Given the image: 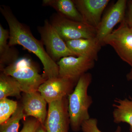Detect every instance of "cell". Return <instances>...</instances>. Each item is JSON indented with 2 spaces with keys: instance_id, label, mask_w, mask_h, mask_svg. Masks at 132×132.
<instances>
[{
  "instance_id": "6da1fadb",
  "label": "cell",
  "mask_w": 132,
  "mask_h": 132,
  "mask_svg": "<svg viewBox=\"0 0 132 132\" xmlns=\"http://www.w3.org/2000/svg\"><path fill=\"white\" fill-rule=\"evenodd\" d=\"M0 11L9 27L10 46L20 45L35 55L43 65L42 75L46 80L58 77L59 66L48 54L41 41L33 36L28 26L18 20L9 7L1 5Z\"/></svg>"
},
{
  "instance_id": "7a4b0ae2",
  "label": "cell",
  "mask_w": 132,
  "mask_h": 132,
  "mask_svg": "<svg viewBox=\"0 0 132 132\" xmlns=\"http://www.w3.org/2000/svg\"><path fill=\"white\" fill-rule=\"evenodd\" d=\"M92 80V74L85 73L80 78L73 91L68 97L70 127L73 131H79L82 123L90 118L88 110L93 101L88 90Z\"/></svg>"
},
{
  "instance_id": "3957f363",
  "label": "cell",
  "mask_w": 132,
  "mask_h": 132,
  "mask_svg": "<svg viewBox=\"0 0 132 132\" xmlns=\"http://www.w3.org/2000/svg\"><path fill=\"white\" fill-rule=\"evenodd\" d=\"M1 71L15 78L20 85L23 93L38 92L39 87L47 80L40 74L38 68L28 57L19 58Z\"/></svg>"
},
{
  "instance_id": "277c9868",
  "label": "cell",
  "mask_w": 132,
  "mask_h": 132,
  "mask_svg": "<svg viewBox=\"0 0 132 132\" xmlns=\"http://www.w3.org/2000/svg\"><path fill=\"white\" fill-rule=\"evenodd\" d=\"M64 41L96 37L97 30L86 23L66 19L57 13L49 21Z\"/></svg>"
},
{
  "instance_id": "5b68a950",
  "label": "cell",
  "mask_w": 132,
  "mask_h": 132,
  "mask_svg": "<svg viewBox=\"0 0 132 132\" xmlns=\"http://www.w3.org/2000/svg\"><path fill=\"white\" fill-rule=\"evenodd\" d=\"M37 29L40 35L41 41L46 47L47 53L55 62L57 63L62 58L68 56L78 57L69 48L65 42L48 20H45L44 25L39 26Z\"/></svg>"
},
{
  "instance_id": "8992f818",
  "label": "cell",
  "mask_w": 132,
  "mask_h": 132,
  "mask_svg": "<svg viewBox=\"0 0 132 132\" xmlns=\"http://www.w3.org/2000/svg\"><path fill=\"white\" fill-rule=\"evenodd\" d=\"M104 45L111 46L120 58L132 68V26L126 19L104 39Z\"/></svg>"
},
{
  "instance_id": "52a82bcc",
  "label": "cell",
  "mask_w": 132,
  "mask_h": 132,
  "mask_svg": "<svg viewBox=\"0 0 132 132\" xmlns=\"http://www.w3.org/2000/svg\"><path fill=\"white\" fill-rule=\"evenodd\" d=\"M45 128L47 132H69L70 119L68 97L48 104Z\"/></svg>"
},
{
  "instance_id": "ba28073f",
  "label": "cell",
  "mask_w": 132,
  "mask_h": 132,
  "mask_svg": "<svg viewBox=\"0 0 132 132\" xmlns=\"http://www.w3.org/2000/svg\"><path fill=\"white\" fill-rule=\"evenodd\" d=\"M95 61L84 57L69 56L62 58L57 62L59 77L77 84L81 76L93 68Z\"/></svg>"
},
{
  "instance_id": "9c48e42d",
  "label": "cell",
  "mask_w": 132,
  "mask_h": 132,
  "mask_svg": "<svg viewBox=\"0 0 132 132\" xmlns=\"http://www.w3.org/2000/svg\"><path fill=\"white\" fill-rule=\"evenodd\" d=\"M76 85L71 80L58 76L47 80L39 87L38 92L49 104L68 97Z\"/></svg>"
},
{
  "instance_id": "30bf717a",
  "label": "cell",
  "mask_w": 132,
  "mask_h": 132,
  "mask_svg": "<svg viewBox=\"0 0 132 132\" xmlns=\"http://www.w3.org/2000/svg\"><path fill=\"white\" fill-rule=\"evenodd\" d=\"M127 2L126 0H118L101 19L96 38L102 45L104 39L113 31L114 27L125 20Z\"/></svg>"
},
{
  "instance_id": "8fae6325",
  "label": "cell",
  "mask_w": 132,
  "mask_h": 132,
  "mask_svg": "<svg viewBox=\"0 0 132 132\" xmlns=\"http://www.w3.org/2000/svg\"><path fill=\"white\" fill-rule=\"evenodd\" d=\"M76 6L86 24L97 31L102 13L109 0H73Z\"/></svg>"
},
{
  "instance_id": "7c38bea8",
  "label": "cell",
  "mask_w": 132,
  "mask_h": 132,
  "mask_svg": "<svg viewBox=\"0 0 132 132\" xmlns=\"http://www.w3.org/2000/svg\"><path fill=\"white\" fill-rule=\"evenodd\" d=\"M21 104L26 117L31 116L45 125L47 116V102L38 92L23 93Z\"/></svg>"
},
{
  "instance_id": "4fadbf2b",
  "label": "cell",
  "mask_w": 132,
  "mask_h": 132,
  "mask_svg": "<svg viewBox=\"0 0 132 132\" xmlns=\"http://www.w3.org/2000/svg\"><path fill=\"white\" fill-rule=\"evenodd\" d=\"M67 46L78 57L90 58L95 61L98 59V54L102 45L97 38L81 39L66 42Z\"/></svg>"
},
{
  "instance_id": "5bb4252c",
  "label": "cell",
  "mask_w": 132,
  "mask_h": 132,
  "mask_svg": "<svg viewBox=\"0 0 132 132\" xmlns=\"http://www.w3.org/2000/svg\"><path fill=\"white\" fill-rule=\"evenodd\" d=\"M42 5L51 7L55 10L57 14L66 19L85 23L73 1L43 0Z\"/></svg>"
},
{
  "instance_id": "9a60e30c",
  "label": "cell",
  "mask_w": 132,
  "mask_h": 132,
  "mask_svg": "<svg viewBox=\"0 0 132 132\" xmlns=\"http://www.w3.org/2000/svg\"><path fill=\"white\" fill-rule=\"evenodd\" d=\"M9 31L0 24V69L14 62L19 59V53L16 48L9 44Z\"/></svg>"
},
{
  "instance_id": "2e32d148",
  "label": "cell",
  "mask_w": 132,
  "mask_h": 132,
  "mask_svg": "<svg viewBox=\"0 0 132 132\" xmlns=\"http://www.w3.org/2000/svg\"><path fill=\"white\" fill-rule=\"evenodd\" d=\"M113 118L116 124L127 123L130 125V131L132 132V98L121 99L116 98L113 104Z\"/></svg>"
},
{
  "instance_id": "e0dca14e",
  "label": "cell",
  "mask_w": 132,
  "mask_h": 132,
  "mask_svg": "<svg viewBox=\"0 0 132 132\" xmlns=\"http://www.w3.org/2000/svg\"><path fill=\"white\" fill-rule=\"evenodd\" d=\"M21 87L15 78L6 75L2 72L0 74V100L8 97L21 98Z\"/></svg>"
},
{
  "instance_id": "ac0fdd59",
  "label": "cell",
  "mask_w": 132,
  "mask_h": 132,
  "mask_svg": "<svg viewBox=\"0 0 132 132\" xmlns=\"http://www.w3.org/2000/svg\"><path fill=\"white\" fill-rule=\"evenodd\" d=\"M26 117L21 103L18 104L16 111L13 115L0 125V132H19L20 121Z\"/></svg>"
},
{
  "instance_id": "d6986e66",
  "label": "cell",
  "mask_w": 132,
  "mask_h": 132,
  "mask_svg": "<svg viewBox=\"0 0 132 132\" xmlns=\"http://www.w3.org/2000/svg\"><path fill=\"white\" fill-rule=\"evenodd\" d=\"M17 101L5 98L0 100V125L4 123L14 113L18 106Z\"/></svg>"
},
{
  "instance_id": "ffe728a7",
  "label": "cell",
  "mask_w": 132,
  "mask_h": 132,
  "mask_svg": "<svg viewBox=\"0 0 132 132\" xmlns=\"http://www.w3.org/2000/svg\"><path fill=\"white\" fill-rule=\"evenodd\" d=\"M81 130L83 132H103L98 127V120L95 118H90L85 121L81 125ZM114 132H121L120 127L118 126Z\"/></svg>"
},
{
  "instance_id": "44dd1931",
  "label": "cell",
  "mask_w": 132,
  "mask_h": 132,
  "mask_svg": "<svg viewBox=\"0 0 132 132\" xmlns=\"http://www.w3.org/2000/svg\"><path fill=\"white\" fill-rule=\"evenodd\" d=\"M41 124L35 118H28L24 120L23 128L20 132H36Z\"/></svg>"
},
{
  "instance_id": "7402d4cb",
  "label": "cell",
  "mask_w": 132,
  "mask_h": 132,
  "mask_svg": "<svg viewBox=\"0 0 132 132\" xmlns=\"http://www.w3.org/2000/svg\"><path fill=\"white\" fill-rule=\"evenodd\" d=\"M128 12L127 16L126 17V20L128 23L132 26V2L131 1H129L127 2Z\"/></svg>"
},
{
  "instance_id": "603a6c76",
  "label": "cell",
  "mask_w": 132,
  "mask_h": 132,
  "mask_svg": "<svg viewBox=\"0 0 132 132\" xmlns=\"http://www.w3.org/2000/svg\"><path fill=\"white\" fill-rule=\"evenodd\" d=\"M36 132H47L45 128V126L41 124L38 128Z\"/></svg>"
},
{
  "instance_id": "cb8c5ba5",
  "label": "cell",
  "mask_w": 132,
  "mask_h": 132,
  "mask_svg": "<svg viewBox=\"0 0 132 132\" xmlns=\"http://www.w3.org/2000/svg\"><path fill=\"white\" fill-rule=\"evenodd\" d=\"M126 78L128 81H132V68H131L130 72L127 74Z\"/></svg>"
},
{
  "instance_id": "d4e9b609",
  "label": "cell",
  "mask_w": 132,
  "mask_h": 132,
  "mask_svg": "<svg viewBox=\"0 0 132 132\" xmlns=\"http://www.w3.org/2000/svg\"></svg>"
}]
</instances>
